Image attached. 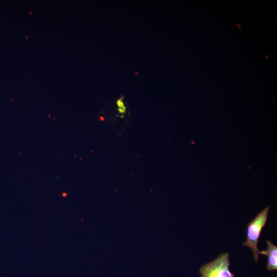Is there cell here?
Segmentation results:
<instances>
[{
    "instance_id": "1",
    "label": "cell",
    "mask_w": 277,
    "mask_h": 277,
    "mask_svg": "<svg viewBox=\"0 0 277 277\" xmlns=\"http://www.w3.org/2000/svg\"><path fill=\"white\" fill-rule=\"evenodd\" d=\"M270 206L264 208L260 211L255 218L247 225L246 241L243 245L249 247L253 253V258L256 262L260 254L257 247L260 235L267 220L268 211Z\"/></svg>"
},
{
    "instance_id": "2",
    "label": "cell",
    "mask_w": 277,
    "mask_h": 277,
    "mask_svg": "<svg viewBox=\"0 0 277 277\" xmlns=\"http://www.w3.org/2000/svg\"><path fill=\"white\" fill-rule=\"evenodd\" d=\"M229 254H221L215 260L200 269L201 277H234L229 268Z\"/></svg>"
},
{
    "instance_id": "3",
    "label": "cell",
    "mask_w": 277,
    "mask_h": 277,
    "mask_svg": "<svg viewBox=\"0 0 277 277\" xmlns=\"http://www.w3.org/2000/svg\"><path fill=\"white\" fill-rule=\"evenodd\" d=\"M268 247L266 250L260 251V254L267 256V269L268 271L277 269V246L267 241Z\"/></svg>"
},
{
    "instance_id": "4",
    "label": "cell",
    "mask_w": 277,
    "mask_h": 277,
    "mask_svg": "<svg viewBox=\"0 0 277 277\" xmlns=\"http://www.w3.org/2000/svg\"><path fill=\"white\" fill-rule=\"evenodd\" d=\"M116 104H117V105L119 107V108L126 107L124 105V103L122 100V97H121V98L118 99L117 101Z\"/></svg>"
}]
</instances>
